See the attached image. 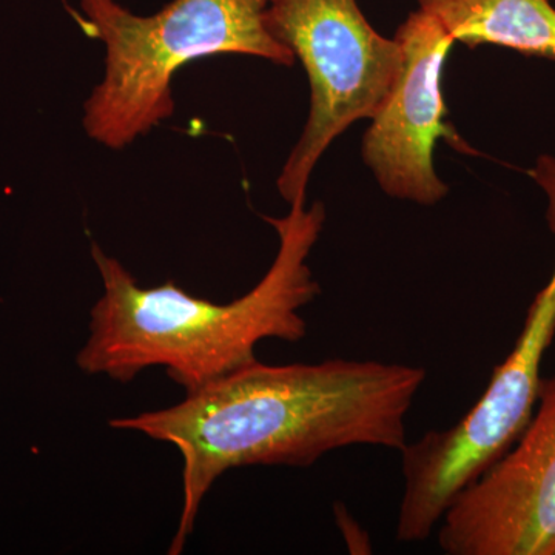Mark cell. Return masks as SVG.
I'll return each mask as SVG.
<instances>
[{"instance_id": "8", "label": "cell", "mask_w": 555, "mask_h": 555, "mask_svg": "<svg viewBox=\"0 0 555 555\" xmlns=\"http://www.w3.org/2000/svg\"><path fill=\"white\" fill-rule=\"evenodd\" d=\"M455 42L470 49L505 47L555 61V7L551 0H418Z\"/></svg>"}, {"instance_id": "2", "label": "cell", "mask_w": 555, "mask_h": 555, "mask_svg": "<svg viewBox=\"0 0 555 555\" xmlns=\"http://www.w3.org/2000/svg\"><path fill=\"white\" fill-rule=\"evenodd\" d=\"M264 219L278 233L276 257L257 286L222 305L192 297L175 281L141 287L118 259L91 244L104 294L76 357L80 371L129 383L145 369L164 367L188 393L254 363L264 339L301 341L308 335L301 310L321 292L308 259L326 210L302 198L286 217Z\"/></svg>"}, {"instance_id": "4", "label": "cell", "mask_w": 555, "mask_h": 555, "mask_svg": "<svg viewBox=\"0 0 555 555\" xmlns=\"http://www.w3.org/2000/svg\"><path fill=\"white\" fill-rule=\"evenodd\" d=\"M554 335L555 269L532 301L516 346L495 367L476 406L454 426L429 430L401 449L398 542L429 539L455 496L516 443L539 400L543 358Z\"/></svg>"}, {"instance_id": "6", "label": "cell", "mask_w": 555, "mask_h": 555, "mask_svg": "<svg viewBox=\"0 0 555 555\" xmlns=\"http://www.w3.org/2000/svg\"><path fill=\"white\" fill-rule=\"evenodd\" d=\"M438 545L449 555H555V374L516 443L448 507Z\"/></svg>"}, {"instance_id": "1", "label": "cell", "mask_w": 555, "mask_h": 555, "mask_svg": "<svg viewBox=\"0 0 555 555\" xmlns=\"http://www.w3.org/2000/svg\"><path fill=\"white\" fill-rule=\"evenodd\" d=\"M426 371L335 360L254 363L185 393L175 406L109 420L169 443L182 459V511L169 553L181 554L219 477L246 466H312L339 449L406 447V418Z\"/></svg>"}, {"instance_id": "5", "label": "cell", "mask_w": 555, "mask_h": 555, "mask_svg": "<svg viewBox=\"0 0 555 555\" xmlns=\"http://www.w3.org/2000/svg\"><path fill=\"white\" fill-rule=\"evenodd\" d=\"M268 22L310 83L308 122L276 181L291 206L308 196L310 175L328 145L382 107L400 72L401 50L396 38L369 24L357 0H273Z\"/></svg>"}, {"instance_id": "7", "label": "cell", "mask_w": 555, "mask_h": 555, "mask_svg": "<svg viewBox=\"0 0 555 555\" xmlns=\"http://www.w3.org/2000/svg\"><path fill=\"white\" fill-rule=\"evenodd\" d=\"M400 72L372 116L361 155L386 195L420 206H436L448 195L438 178L434 152L444 139L456 152L473 153L448 122L441 79L455 40L440 21L416 10L398 27Z\"/></svg>"}, {"instance_id": "3", "label": "cell", "mask_w": 555, "mask_h": 555, "mask_svg": "<svg viewBox=\"0 0 555 555\" xmlns=\"http://www.w3.org/2000/svg\"><path fill=\"white\" fill-rule=\"evenodd\" d=\"M273 0H171L141 16L118 0H78L82 30L105 47V73L83 104V129L120 150L169 119L175 75L219 54L261 57L292 67L294 51L269 28Z\"/></svg>"}]
</instances>
